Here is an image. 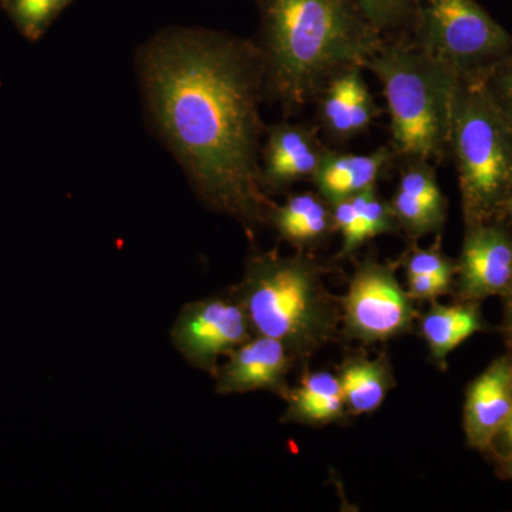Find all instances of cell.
Wrapping results in <instances>:
<instances>
[{
  "label": "cell",
  "instance_id": "30bf717a",
  "mask_svg": "<svg viewBox=\"0 0 512 512\" xmlns=\"http://www.w3.org/2000/svg\"><path fill=\"white\" fill-rule=\"evenodd\" d=\"M298 360L284 343L268 336L252 335L225 357L212 376L215 393L220 396L268 392L285 400L288 383Z\"/></svg>",
  "mask_w": 512,
  "mask_h": 512
},
{
  "label": "cell",
  "instance_id": "5bb4252c",
  "mask_svg": "<svg viewBox=\"0 0 512 512\" xmlns=\"http://www.w3.org/2000/svg\"><path fill=\"white\" fill-rule=\"evenodd\" d=\"M394 158L392 148L379 147L370 154L326 151L312 183L329 204L377 187Z\"/></svg>",
  "mask_w": 512,
  "mask_h": 512
},
{
  "label": "cell",
  "instance_id": "f1b7e54d",
  "mask_svg": "<svg viewBox=\"0 0 512 512\" xmlns=\"http://www.w3.org/2000/svg\"><path fill=\"white\" fill-rule=\"evenodd\" d=\"M512 217V183L510 192H508L507 200H505L503 207H501L500 214H498V222H507Z\"/></svg>",
  "mask_w": 512,
  "mask_h": 512
},
{
  "label": "cell",
  "instance_id": "ba28073f",
  "mask_svg": "<svg viewBox=\"0 0 512 512\" xmlns=\"http://www.w3.org/2000/svg\"><path fill=\"white\" fill-rule=\"evenodd\" d=\"M252 335L244 306L229 288L185 303L171 326L170 342L188 365L212 377L221 360Z\"/></svg>",
  "mask_w": 512,
  "mask_h": 512
},
{
  "label": "cell",
  "instance_id": "484cf974",
  "mask_svg": "<svg viewBox=\"0 0 512 512\" xmlns=\"http://www.w3.org/2000/svg\"><path fill=\"white\" fill-rule=\"evenodd\" d=\"M501 301H503V319H501L500 332L508 352H512V285L508 292L501 296Z\"/></svg>",
  "mask_w": 512,
  "mask_h": 512
},
{
  "label": "cell",
  "instance_id": "7402d4cb",
  "mask_svg": "<svg viewBox=\"0 0 512 512\" xmlns=\"http://www.w3.org/2000/svg\"><path fill=\"white\" fill-rule=\"evenodd\" d=\"M367 22L384 33L410 25L413 0H353Z\"/></svg>",
  "mask_w": 512,
  "mask_h": 512
},
{
  "label": "cell",
  "instance_id": "44dd1931",
  "mask_svg": "<svg viewBox=\"0 0 512 512\" xmlns=\"http://www.w3.org/2000/svg\"><path fill=\"white\" fill-rule=\"evenodd\" d=\"M357 214V244L362 248L370 239L392 234L399 229L390 201L384 200L377 187L352 195Z\"/></svg>",
  "mask_w": 512,
  "mask_h": 512
},
{
  "label": "cell",
  "instance_id": "ffe728a7",
  "mask_svg": "<svg viewBox=\"0 0 512 512\" xmlns=\"http://www.w3.org/2000/svg\"><path fill=\"white\" fill-rule=\"evenodd\" d=\"M74 0H0V9L5 12L16 30L28 42H39L52 28L63 10Z\"/></svg>",
  "mask_w": 512,
  "mask_h": 512
},
{
  "label": "cell",
  "instance_id": "603a6c76",
  "mask_svg": "<svg viewBox=\"0 0 512 512\" xmlns=\"http://www.w3.org/2000/svg\"><path fill=\"white\" fill-rule=\"evenodd\" d=\"M478 82L512 130V52L490 67Z\"/></svg>",
  "mask_w": 512,
  "mask_h": 512
},
{
  "label": "cell",
  "instance_id": "9a60e30c",
  "mask_svg": "<svg viewBox=\"0 0 512 512\" xmlns=\"http://www.w3.org/2000/svg\"><path fill=\"white\" fill-rule=\"evenodd\" d=\"M284 402L281 423L285 424L325 427L343 423L349 416L338 376L328 370L308 372L306 369Z\"/></svg>",
  "mask_w": 512,
  "mask_h": 512
},
{
  "label": "cell",
  "instance_id": "f546056e",
  "mask_svg": "<svg viewBox=\"0 0 512 512\" xmlns=\"http://www.w3.org/2000/svg\"><path fill=\"white\" fill-rule=\"evenodd\" d=\"M505 224L510 225V227L512 228V217L510 218V220H508L507 222H505Z\"/></svg>",
  "mask_w": 512,
  "mask_h": 512
},
{
  "label": "cell",
  "instance_id": "8992f818",
  "mask_svg": "<svg viewBox=\"0 0 512 512\" xmlns=\"http://www.w3.org/2000/svg\"><path fill=\"white\" fill-rule=\"evenodd\" d=\"M410 42L460 82L512 52V35L476 0H413Z\"/></svg>",
  "mask_w": 512,
  "mask_h": 512
},
{
  "label": "cell",
  "instance_id": "d6986e66",
  "mask_svg": "<svg viewBox=\"0 0 512 512\" xmlns=\"http://www.w3.org/2000/svg\"><path fill=\"white\" fill-rule=\"evenodd\" d=\"M362 67H352L333 77L319 94L320 126L326 136L338 143H346L350 134V117L360 87L365 84Z\"/></svg>",
  "mask_w": 512,
  "mask_h": 512
},
{
  "label": "cell",
  "instance_id": "cb8c5ba5",
  "mask_svg": "<svg viewBox=\"0 0 512 512\" xmlns=\"http://www.w3.org/2000/svg\"><path fill=\"white\" fill-rule=\"evenodd\" d=\"M402 265L406 275L457 274V262L444 254L440 247V237L430 248L409 249L403 256Z\"/></svg>",
  "mask_w": 512,
  "mask_h": 512
},
{
  "label": "cell",
  "instance_id": "2e32d148",
  "mask_svg": "<svg viewBox=\"0 0 512 512\" xmlns=\"http://www.w3.org/2000/svg\"><path fill=\"white\" fill-rule=\"evenodd\" d=\"M269 227L298 252H311L336 231L332 205L318 191L298 192L276 204Z\"/></svg>",
  "mask_w": 512,
  "mask_h": 512
},
{
  "label": "cell",
  "instance_id": "4316f807",
  "mask_svg": "<svg viewBox=\"0 0 512 512\" xmlns=\"http://www.w3.org/2000/svg\"><path fill=\"white\" fill-rule=\"evenodd\" d=\"M491 458H493L498 476L504 478V480L512 481V450L493 454Z\"/></svg>",
  "mask_w": 512,
  "mask_h": 512
},
{
  "label": "cell",
  "instance_id": "ac0fdd59",
  "mask_svg": "<svg viewBox=\"0 0 512 512\" xmlns=\"http://www.w3.org/2000/svg\"><path fill=\"white\" fill-rule=\"evenodd\" d=\"M338 376L349 416L375 413L396 387L392 362L386 352L376 357L350 356Z\"/></svg>",
  "mask_w": 512,
  "mask_h": 512
},
{
  "label": "cell",
  "instance_id": "52a82bcc",
  "mask_svg": "<svg viewBox=\"0 0 512 512\" xmlns=\"http://www.w3.org/2000/svg\"><path fill=\"white\" fill-rule=\"evenodd\" d=\"M339 303L343 333L366 346L406 335L420 318L394 266L373 259L357 266Z\"/></svg>",
  "mask_w": 512,
  "mask_h": 512
},
{
  "label": "cell",
  "instance_id": "7c38bea8",
  "mask_svg": "<svg viewBox=\"0 0 512 512\" xmlns=\"http://www.w3.org/2000/svg\"><path fill=\"white\" fill-rule=\"evenodd\" d=\"M326 151L316 127L288 119L266 126L261 150V181L266 194L272 197L299 181H312Z\"/></svg>",
  "mask_w": 512,
  "mask_h": 512
},
{
  "label": "cell",
  "instance_id": "83f0119b",
  "mask_svg": "<svg viewBox=\"0 0 512 512\" xmlns=\"http://www.w3.org/2000/svg\"><path fill=\"white\" fill-rule=\"evenodd\" d=\"M510 450H512V413L510 420H508L507 426L504 427V430L501 431L498 439L495 440L493 451H491L490 457L493 456V454L504 453V451Z\"/></svg>",
  "mask_w": 512,
  "mask_h": 512
},
{
  "label": "cell",
  "instance_id": "5b68a950",
  "mask_svg": "<svg viewBox=\"0 0 512 512\" xmlns=\"http://www.w3.org/2000/svg\"><path fill=\"white\" fill-rule=\"evenodd\" d=\"M450 154L466 227L497 220L512 183V130L478 80L457 84Z\"/></svg>",
  "mask_w": 512,
  "mask_h": 512
},
{
  "label": "cell",
  "instance_id": "7a4b0ae2",
  "mask_svg": "<svg viewBox=\"0 0 512 512\" xmlns=\"http://www.w3.org/2000/svg\"><path fill=\"white\" fill-rule=\"evenodd\" d=\"M254 40L265 74V101L285 119L318 100L339 73L362 67L384 39L353 0H255Z\"/></svg>",
  "mask_w": 512,
  "mask_h": 512
},
{
  "label": "cell",
  "instance_id": "3957f363",
  "mask_svg": "<svg viewBox=\"0 0 512 512\" xmlns=\"http://www.w3.org/2000/svg\"><path fill=\"white\" fill-rule=\"evenodd\" d=\"M323 274L311 252L282 255L278 249H255L231 289L254 335L279 340L298 362H308L339 335V299Z\"/></svg>",
  "mask_w": 512,
  "mask_h": 512
},
{
  "label": "cell",
  "instance_id": "e0dca14e",
  "mask_svg": "<svg viewBox=\"0 0 512 512\" xmlns=\"http://www.w3.org/2000/svg\"><path fill=\"white\" fill-rule=\"evenodd\" d=\"M481 303L458 301L453 305L431 302L429 311L420 316V332L426 342L431 362L447 369L448 356L476 333L487 332Z\"/></svg>",
  "mask_w": 512,
  "mask_h": 512
},
{
  "label": "cell",
  "instance_id": "8fae6325",
  "mask_svg": "<svg viewBox=\"0 0 512 512\" xmlns=\"http://www.w3.org/2000/svg\"><path fill=\"white\" fill-rule=\"evenodd\" d=\"M511 413L512 353L507 350L468 384L463 406L467 446L490 456Z\"/></svg>",
  "mask_w": 512,
  "mask_h": 512
},
{
  "label": "cell",
  "instance_id": "277c9868",
  "mask_svg": "<svg viewBox=\"0 0 512 512\" xmlns=\"http://www.w3.org/2000/svg\"><path fill=\"white\" fill-rule=\"evenodd\" d=\"M365 69L382 84L394 156L430 163L447 157L457 80L407 40H384Z\"/></svg>",
  "mask_w": 512,
  "mask_h": 512
},
{
  "label": "cell",
  "instance_id": "6da1fadb",
  "mask_svg": "<svg viewBox=\"0 0 512 512\" xmlns=\"http://www.w3.org/2000/svg\"><path fill=\"white\" fill-rule=\"evenodd\" d=\"M136 70L148 120L198 200L254 239L276 205L261 181L265 74L254 40L168 26L138 49Z\"/></svg>",
  "mask_w": 512,
  "mask_h": 512
},
{
  "label": "cell",
  "instance_id": "d4e9b609",
  "mask_svg": "<svg viewBox=\"0 0 512 512\" xmlns=\"http://www.w3.org/2000/svg\"><path fill=\"white\" fill-rule=\"evenodd\" d=\"M406 279V291L414 302H433L437 301L440 296L447 295V293L451 291L456 276L446 274H414L406 275Z\"/></svg>",
  "mask_w": 512,
  "mask_h": 512
},
{
  "label": "cell",
  "instance_id": "4fadbf2b",
  "mask_svg": "<svg viewBox=\"0 0 512 512\" xmlns=\"http://www.w3.org/2000/svg\"><path fill=\"white\" fill-rule=\"evenodd\" d=\"M390 205L399 229L413 242L440 235L446 225L447 198L430 161L407 160Z\"/></svg>",
  "mask_w": 512,
  "mask_h": 512
},
{
  "label": "cell",
  "instance_id": "9c48e42d",
  "mask_svg": "<svg viewBox=\"0 0 512 512\" xmlns=\"http://www.w3.org/2000/svg\"><path fill=\"white\" fill-rule=\"evenodd\" d=\"M458 301L481 303L512 285V228L490 221L467 225L457 261Z\"/></svg>",
  "mask_w": 512,
  "mask_h": 512
}]
</instances>
